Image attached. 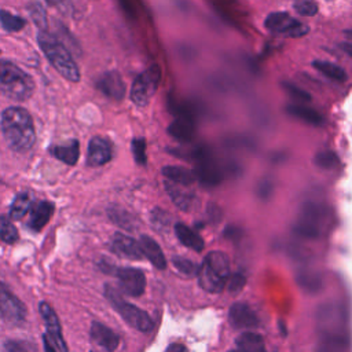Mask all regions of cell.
Wrapping results in <instances>:
<instances>
[{"label": "cell", "instance_id": "cell-47", "mask_svg": "<svg viewBox=\"0 0 352 352\" xmlns=\"http://www.w3.org/2000/svg\"><path fill=\"white\" fill-rule=\"evenodd\" d=\"M165 352H188V351H187L186 345H183V344H180V342H173V344H170V345L166 348Z\"/></svg>", "mask_w": 352, "mask_h": 352}, {"label": "cell", "instance_id": "cell-6", "mask_svg": "<svg viewBox=\"0 0 352 352\" xmlns=\"http://www.w3.org/2000/svg\"><path fill=\"white\" fill-rule=\"evenodd\" d=\"M318 334H348V316L342 305L329 302L319 308L316 315Z\"/></svg>", "mask_w": 352, "mask_h": 352}, {"label": "cell", "instance_id": "cell-7", "mask_svg": "<svg viewBox=\"0 0 352 352\" xmlns=\"http://www.w3.org/2000/svg\"><path fill=\"white\" fill-rule=\"evenodd\" d=\"M194 175L204 186L214 187L223 180V172L213 153L208 147H198L194 151Z\"/></svg>", "mask_w": 352, "mask_h": 352}, {"label": "cell", "instance_id": "cell-10", "mask_svg": "<svg viewBox=\"0 0 352 352\" xmlns=\"http://www.w3.org/2000/svg\"><path fill=\"white\" fill-rule=\"evenodd\" d=\"M264 26L267 30L272 33H278L289 37H301V36H305L309 30L307 25L297 21L290 14L282 12V11L271 12L270 15H267L264 21Z\"/></svg>", "mask_w": 352, "mask_h": 352}, {"label": "cell", "instance_id": "cell-1", "mask_svg": "<svg viewBox=\"0 0 352 352\" xmlns=\"http://www.w3.org/2000/svg\"><path fill=\"white\" fill-rule=\"evenodd\" d=\"M1 132L7 144L15 151H26L36 142L32 116L22 107H8L1 114Z\"/></svg>", "mask_w": 352, "mask_h": 352}, {"label": "cell", "instance_id": "cell-45", "mask_svg": "<svg viewBox=\"0 0 352 352\" xmlns=\"http://www.w3.org/2000/svg\"><path fill=\"white\" fill-rule=\"evenodd\" d=\"M45 1H47L50 6L62 10L63 12H65L66 10H69L70 6H72V0H45Z\"/></svg>", "mask_w": 352, "mask_h": 352}, {"label": "cell", "instance_id": "cell-37", "mask_svg": "<svg viewBox=\"0 0 352 352\" xmlns=\"http://www.w3.org/2000/svg\"><path fill=\"white\" fill-rule=\"evenodd\" d=\"M293 8L302 16H314L318 12V3L315 0H294Z\"/></svg>", "mask_w": 352, "mask_h": 352}, {"label": "cell", "instance_id": "cell-3", "mask_svg": "<svg viewBox=\"0 0 352 352\" xmlns=\"http://www.w3.org/2000/svg\"><path fill=\"white\" fill-rule=\"evenodd\" d=\"M34 91L30 74L10 60L0 59V94L14 100H26Z\"/></svg>", "mask_w": 352, "mask_h": 352}, {"label": "cell", "instance_id": "cell-38", "mask_svg": "<svg viewBox=\"0 0 352 352\" xmlns=\"http://www.w3.org/2000/svg\"><path fill=\"white\" fill-rule=\"evenodd\" d=\"M132 154L135 161L139 165H146L147 162V155H146V140L143 138H135L132 140Z\"/></svg>", "mask_w": 352, "mask_h": 352}, {"label": "cell", "instance_id": "cell-46", "mask_svg": "<svg viewBox=\"0 0 352 352\" xmlns=\"http://www.w3.org/2000/svg\"><path fill=\"white\" fill-rule=\"evenodd\" d=\"M43 345H44V352H56V346L54 345V342L50 340L47 334L43 336Z\"/></svg>", "mask_w": 352, "mask_h": 352}, {"label": "cell", "instance_id": "cell-20", "mask_svg": "<svg viewBox=\"0 0 352 352\" xmlns=\"http://www.w3.org/2000/svg\"><path fill=\"white\" fill-rule=\"evenodd\" d=\"M55 206L48 201H40L30 208L29 227L34 231H40L51 220Z\"/></svg>", "mask_w": 352, "mask_h": 352}, {"label": "cell", "instance_id": "cell-28", "mask_svg": "<svg viewBox=\"0 0 352 352\" xmlns=\"http://www.w3.org/2000/svg\"><path fill=\"white\" fill-rule=\"evenodd\" d=\"M235 345L239 352H267L263 337L253 331L242 333L235 340Z\"/></svg>", "mask_w": 352, "mask_h": 352}, {"label": "cell", "instance_id": "cell-35", "mask_svg": "<svg viewBox=\"0 0 352 352\" xmlns=\"http://www.w3.org/2000/svg\"><path fill=\"white\" fill-rule=\"evenodd\" d=\"M297 282L302 289L309 290V292H316L322 286V278H320V275H318L315 272H309V274L301 272L297 276Z\"/></svg>", "mask_w": 352, "mask_h": 352}, {"label": "cell", "instance_id": "cell-24", "mask_svg": "<svg viewBox=\"0 0 352 352\" xmlns=\"http://www.w3.org/2000/svg\"><path fill=\"white\" fill-rule=\"evenodd\" d=\"M50 151L59 161H62L67 165H74L78 160V155H80V144H78V140L72 139V140H69L63 144L52 146L50 148Z\"/></svg>", "mask_w": 352, "mask_h": 352}, {"label": "cell", "instance_id": "cell-16", "mask_svg": "<svg viewBox=\"0 0 352 352\" xmlns=\"http://www.w3.org/2000/svg\"><path fill=\"white\" fill-rule=\"evenodd\" d=\"M164 187L169 195V198L172 199V202L182 210H191L195 206L197 202V197L194 194V191H191L188 188V186H182V184H176L172 183L169 180H165Z\"/></svg>", "mask_w": 352, "mask_h": 352}, {"label": "cell", "instance_id": "cell-50", "mask_svg": "<svg viewBox=\"0 0 352 352\" xmlns=\"http://www.w3.org/2000/svg\"><path fill=\"white\" fill-rule=\"evenodd\" d=\"M228 352H239V351H228Z\"/></svg>", "mask_w": 352, "mask_h": 352}, {"label": "cell", "instance_id": "cell-19", "mask_svg": "<svg viewBox=\"0 0 352 352\" xmlns=\"http://www.w3.org/2000/svg\"><path fill=\"white\" fill-rule=\"evenodd\" d=\"M89 334H91V340L107 352L116 351L120 344L118 334L116 331H113L110 327H107L99 322L92 323Z\"/></svg>", "mask_w": 352, "mask_h": 352}, {"label": "cell", "instance_id": "cell-34", "mask_svg": "<svg viewBox=\"0 0 352 352\" xmlns=\"http://www.w3.org/2000/svg\"><path fill=\"white\" fill-rule=\"evenodd\" d=\"M314 162L322 169H333L338 165V155L331 150H322L315 155Z\"/></svg>", "mask_w": 352, "mask_h": 352}, {"label": "cell", "instance_id": "cell-42", "mask_svg": "<svg viewBox=\"0 0 352 352\" xmlns=\"http://www.w3.org/2000/svg\"><path fill=\"white\" fill-rule=\"evenodd\" d=\"M245 285H246V278H245V275H242L239 272L230 275L226 282V287L231 294L239 293L245 287Z\"/></svg>", "mask_w": 352, "mask_h": 352}, {"label": "cell", "instance_id": "cell-32", "mask_svg": "<svg viewBox=\"0 0 352 352\" xmlns=\"http://www.w3.org/2000/svg\"><path fill=\"white\" fill-rule=\"evenodd\" d=\"M0 23L7 32H18L25 26V19L6 10H0Z\"/></svg>", "mask_w": 352, "mask_h": 352}, {"label": "cell", "instance_id": "cell-36", "mask_svg": "<svg viewBox=\"0 0 352 352\" xmlns=\"http://www.w3.org/2000/svg\"><path fill=\"white\" fill-rule=\"evenodd\" d=\"M172 264L175 265V268L179 272H182L183 275H187V276L197 275L198 268H199L194 261H191V260H188L186 257H180V256H175L172 258Z\"/></svg>", "mask_w": 352, "mask_h": 352}, {"label": "cell", "instance_id": "cell-22", "mask_svg": "<svg viewBox=\"0 0 352 352\" xmlns=\"http://www.w3.org/2000/svg\"><path fill=\"white\" fill-rule=\"evenodd\" d=\"M140 249L143 252V256L158 270H165L166 268V258L160 248V245L150 236L143 235L139 241Z\"/></svg>", "mask_w": 352, "mask_h": 352}, {"label": "cell", "instance_id": "cell-27", "mask_svg": "<svg viewBox=\"0 0 352 352\" xmlns=\"http://www.w3.org/2000/svg\"><path fill=\"white\" fill-rule=\"evenodd\" d=\"M204 263L212 271H214L220 278H223L226 280L228 279V276H230V260H228L226 253H223L220 250L209 252L206 254V257L204 258Z\"/></svg>", "mask_w": 352, "mask_h": 352}, {"label": "cell", "instance_id": "cell-4", "mask_svg": "<svg viewBox=\"0 0 352 352\" xmlns=\"http://www.w3.org/2000/svg\"><path fill=\"white\" fill-rule=\"evenodd\" d=\"M38 44L51 65L58 70L62 77L72 82H77L80 80V70L77 63L74 62L67 48L58 38L41 32L38 34Z\"/></svg>", "mask_w": 352, "mask_h": 352}, {"label": "cell", "instance_id": "cell-41", "mask_svg": "<svg viewBox=\"0 0 352 352\" xmlns=\"http://www.w3.org/2000/svg\"><path fill=\"white\" fill-rule=\"evenodd\" d=\"M282 87L283 89L286 91V94L292 98V99H296V100H304V102H309L311 100V95L304 91L302 88H298L297 85L292 84V82H286L283 81L282 82Z\"/></svg>", "mask_w": 352, "mask_h": 352}, {"label": "cell", "instance_id": "cell-29", "mask_svg": "<svg viewBox=\"0 0 352 352\" xmlns=\"http://www.w3.org/2000/svg\"><path fill=\"white\" fill-rule=\"evenodd\" d=\"M286 111L290 116H293L307 124H311V125H322L323 124L322 114L311 107H307L302 104H287Z\"/></svg>", "mask_w": 352, "mask_h": 352}, {"label": "cell", "instance_id": "cell-39", "mask_svg": "<svg viewBox=\"0 0 352 352\" xmlns=\"http://www.w3.org/2000/svg\"><path fill=\"white\" fill-rule=\"evenodd\" d=\"M4 346L8 352H37L36 345L26 340H8Z\"/></svg>", "mask_w": 352, "mask_h": 352}, {"label": "cell", "instance_id": "cell-15", "mask_svg": "<svg viewBox=\"0 0 352 352\" xmlns=\"http://www.w3.org/2000/svg\"><path fill=\"white\" fill-rule=\"evenodd\" d=\"M96 88L102 91L106 96L121 100L125 95V84L121 77V74L116 70H110L103 73L98 81H96Z\"/></svg>", "mask_w": 352, "mask_h": 352}, {"label": "cell", "instance_id": "cell-5", "mask_svg": "<svg viewBox=\"0 0 352 352\" xmlns=\"http://www.w3.org/2000/svg\"><path fill=\"white\" fill-rule=\"evenodd\" d=\"M104 296L113 308L120 314V316L133 329L147 333L153 329V320L148 314L139 307L129 304L122 298V296L110 285L104 286Z\"/></svg>", "mask_w": 352, "mask_h": 352}, {"label": "cell", "instance_id": "cell-17", "mask_svg": "<svg viewBox=\"0 0 352 352\" xmlns=\"http://www.w3.org/2000/svg\"><path fill=\"white\" fill-rule=\"evenodd\" d=\"M113 155V148L111 143L100 136H95L91 139L88 144V157L87 162L91 166H100L104 165L111 160Z\"/></svg>", "mask_w": 352, "mask_h": 352}, {"label": "cell", "instance_id": "cell-40", "mask_svg": "<svg viewBox=\"0 0 352 352\" xmlns=\"http://www.w3.org/2000/svg\"><path fill=\"white\" fill-rule=\"evenodd\" d=\"M151 223H153V226H154L155 230L164 231V230H166V228L169 227L170 219H169V216H168V213H166L165 210L155 208V209L151 212Z\"/></svg>", "mask_w": 352, "mask_h": 352}, {"label": "cell", "instance_id": "cell-31", "mask_svg": "<svg viewBox=\"0 0 352 352\" xmlns=\"http://www.w3.org/2000/svg\"><path fill=\"white\" fill-rule=\"evenodd\" d=\"M312 66L314 69H316L320 74H323L324 77L333 80V81H338V82H344L346 80V72L340 67L336 63H331V62H327V60H314L312 62Z\"/></svg>", "mask_w": 352, "mask_h": 352}, {"label": "cell", "instance_id": "cell-14", "mask_svg": "<svg viewBox=\"0 0 352 352\" xmlns=\"http://www.w3.org/2000/svg\"><path fill=\"white\" fill-rule=\"evenodd\" d=\"M228 320L234 329H254L258 326L256 312L246 302H235L228 311Z\"/></svg>", "mask_w": 352, "mask_h": 352}, {"label": "cell", "instance_id": "cell-49", "mask_svg": "<svg viewBox=\"0 0 352 352\" xmlns=\"http://www.w3.org/2000/svg\"><path fill=\"white\" fill-rule=\"evenodd\" d=\"M344 36H345L346 41L352 43V29H348V30H345V32H344Z\"/></svg>", "mask_w": 352, "mask_h": 352}, {"label": "cell", "instance_id": "cell-26", "mask_svg": "<svg viewBox=\"0 0 352 352\" xmlns=\"http://www.w3.org/2000/svg\"><path fill=\"white\" fill-rule=\"evenodd\" d=\"M162 176L176 184H182V186H191L195 182V175L192 170L184 168V166H179V165H168L162 168Z\"/></svg>", "mask_w": 352, "mask_h": 352}, {"label": "cell", "instance_id": "cell-12", "mask_svg": "<svg viewBox=\"0 0 352 352\" xmlns=\"http://www.w3.org/2000/svg\"><path fill=\"white\" fill-rule=\"evenodd\" d=\"M38 309H40V314H41V318L44 319L45 322V326H47V331H48V337L50 340L54 342V345L56 346V349L59 352H69L67 351V345L62 337V329H60V323H59V319L55 314V311L50 307V304L41 301L40 305H38Z\"/></svg>", "mask_w": 352, "mask_h": 352}, {"label": "cell", "instance_id": "cell-18", "mask_svg": "<svg viewBox=\"0 0 352 352\" xmlns=\"http://www.w3.org/2000/svg\"><path fill=\"white\" fill-rule=\"evenodd\" d=\"M111 250L124 258L129 260H142L143 252L140 249V245L133 238L117 232L111 239Z\"/></svg>", "mask_w": 352, "mask_h": 352}, {"label": "cell", "instance_id": "cell-43", "mask_svg": "<svg viewBox=\"0 0 352 352\" xmlns=\"http://www.w3.org/2000/svg\"><path fill=\"white\" fill-rule=\"evenodd\" d=\"M111 219L116 221V223H118V224H121L122 227H125V228H128V230H133L135 227H133V219L131 217V214L129 213H125L124 210H116V212H111Z\"/></svg>", "mask_w": 352, "mask_h": 352}, {"label": "cell", "instance_id": "cell-25", "mask_svg": "<svg viewBox=\"0 0 352 352\" xmlns=\"http://www.w3.org/2000/svg\"><path fill=\"white\" fill-rule=\"evenodd\" d=\"M175 234L177 236V239L184 246H187L188 249H192L195 252L204 250V246H205L204 239L194 230H191L188 226H186L184 223H176L175 224Z\"/></svg>", "mask_w": 352, "mask_h": 352}, {"label": "cell", "instance_id": "cell-9", "mask_svg": "<svg viewBox=\"0 0 352 352\" xmlns=\"http://www.w3.org/2000/svg\"><path fill=\"white\" fill-rule=\"evenodd\" d=\"M102 271L117 276L120 289L132 297L142 296L146 289V276L142 270L135 267H114L111 264L100 263Z\"/></svg>", "mask_w": 352, "mask_h": 352}, {"label": "cell", "instance_id": "cell-23", "mask_svg": "<svg viewBox=\"0 0 352 352\" xmlns=\"http://www.w3.org/2000/svg\"><path fill=\"white\" fill-rule=\"evenodd\" d=\"M198 276V283L199 286L208 292V293H219L226 287V279L220 278L214 271H212L205 263L198 268L197 272Z\"/></svg>", "mask_w": 352, "mask_h": 352}, {"label": "cell", "instance_id": "cell-44", "mask_svg": "<svg viewBox=\"0 0 352 352\" xmlns=\"http://www.w3.org/2000/svg\"><path fill=\"white\" fill-rule=\"evenodd\" d=\"M208 217L210 219L212 223H219L220 219H221V210H220V208H219L216 204H213V202H210V204L208 205Z\"/></svg>", "mask_w": 352, "mask_h": 352}, {"label": "cell", "instance_id": "cell-13", "mask_svg": "<svg viewBox=\"0 0 352 352\" xmlns=\"http://www.w3.org/2000/svg\"><path fill=\"white\" fill-rule=\"evenodd\" d=\"M168 132L179 142H190L195 132L194 117L190 110H179L176 118L168 126Z\"/></svg>", "mask_w": 352, "mask_h": 352}, {"label": "cell", "instance_id": "cell-30", "mask_svg": "<svg viewBox=\"0 0 352 352\" xmlns=\"http://www.w3.org/2000/svg\"><path fill=\"white\" fill-rule=\"evenodd\" d=\"M33 195L28 191H23V192H19L12 204H11V208H10V217L14 219V220H19L22 219L29 210L30 208L33 206Z\"/></svg>", "mask_w": 352, "mask_h": 352}, {"label": "cell", "instance_id": "cell-11", "mask_svg": "<svg viewBox=\"0 0 352 352\" xmlns=\"http://www.w3.org/2000/svg\"><path fill=\"white\" fill-rule=\"evenodd\" d=\"M0 314L4 319L12 323H19L26 316L25 304L0 282Z\"/></svg>", "mask_w": 352, "mask_h": 352}, {"label": "cell", "instance_id": "cell-2", "mask_svg": "<svg viewBox=\"0 0 352 352\" xmlns=\"http://www.w3.org/2000/svg\"><path fill=\"white\" fill-rule=\"evenodd\" d=\"M331 212L319 202H305L301 205L294 223V232L305 239H316L324 234L330 226Z\"/></svg>", "mask_w": 352, "mask_h": 352}, {"label": "cell", "instance_id": "cell-33", "mask_svg": "<svg viewBox=\"0 0 352 352\" xmlns=\"http://www.w3.org/2000/svg\"><path fill=\"white\" fill-rule=\"evenodd\" d=\"M18 239V231L10 219L0 216V241L4 243H14Z\"/></svg>", "mask_w": 352, "mask_h": 352}, {"label": "cell", "instance_id": "cell-21", "mask_svg": "<svg viewBox=\"0 0 352 352\" xmlns=\"http://www.w3.org/2000/svg\"><path fill=\"white\" fill-rule=\"evenodd\" d=\"M348 345V334H319L315 352H346Z\"/></svg>", "mask_w": 352, "mask_h": 352}, {"label": "cell", "instance_id": "cell-8", "mask_svg": "<svg viewBox=\"0 0 352 352\" xmlns=\"http://www.w3.org/2000/svg\"><path fill=\"white\" fill-rule=\"evenodd\" d=\"M161 81V67L158 65L148 66L133 81L131 88V100L136 106H147L151 96L157 92Z\"/></svg>", "mask_w": 352, "mask_h": 352}, {"label": "cell", "instance_id": "cell-48", "mask_svg": "<svg viewBox=\"0 0 352 352\" xmlns=\"http://www.w3.org/2000/svg\"><path fill=\"white\" fill-rule=\"evenodd\" d=\"M340 48H341L345 54H348L349 56H352V43H349V41L340 43Z\"/></svg>", "mask_w": 352, "mask_h": 352}]
</instances>
